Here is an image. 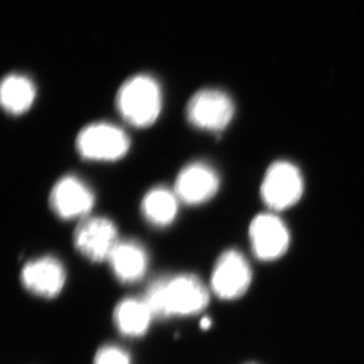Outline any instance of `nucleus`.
<instances>
[{
  "instance_id": "nucleus-13",
  "label": "nucleus",
  "mask_w": 364,
  "mask_h": 364,
  "mask_svg": "<svg viewBox=\"0 0 364 364\" xmlns=\"http://www.w3.org/2000/svg\"><path fill=\"white\" fill-rule=\"evenodd\" d=\"M154 318V314L143 299H125L114 308V326L123 336H144Z\"/></svg>"
},
{
  "instance_id": "nucleus-7",
  "label": "nucleus",
  "mask_w": 364,
  "mask_h": 364,
  "mask_svg": "<svg viewBox=\"0 0 364 364\" xmlns=\"http://www.w3.org/2000/svg\"><path fill=\"white\" fill-rule=\"evenodd\" d=\"M118 242L117 227L105 217H86L80 220L73 234L77 251L95 263L107 261Z\"/></svg>"
},
{
  "instance_id": "nucleus-16",
  "label": "nucleus",
  "mask_w": 364,
  "mask_h": 364,
  "mask_svg": "<svg viewBox=\"0 0 364 364\" xmlns=\"http://www.w3.org/2000/svg\"><path fill=\"white\" fill-rule=\"evenodd\" d=\"M93 364H131V358L123 348L107 344L97 351Z\"/></svg>"
},
{
  "instance_id": "nucleus-3",
  "label": "nucleus",
  "mask_w": 364,
  "mask_h": 364,
  "mask_svg": "<svg viewBox=\"0 0 364 364\" xmlns=\"http://www.w3.org/2000/svg\"><path fill=\"white\" fill-rule=\"evenodd\" d=\"M76 145L84 159L114 162L127 155L130 139L121 127L114 124L93 123L80 131Z\"/></svg>"
},
{
  "instance_id": "nucleus-5",
  "label": "nucleus",
  "mask_w": 364,
  "mask_h": 364,
  "mask_svg": "<svg viewBox=\"0 0 364 364\" xmlns=\"http://www.w3.org/2000/svg\"><path fill=\"white\" fill-rule=\"evenodd\" d=\"M186 112L189 123L197 129L220 132L232 121L235 107L223 91L204 89L190 98Z\"/></svg>"
},
{
  "instance_id": "nucleus-9",
  "label": "nucleus",
  "mask_w": 364,
  "mask_h": 364,
  "mask_svg": "<svg viewBox=\"0 0 364 364\" xmlns=\"http://www.w3.org/2000/svg\"><path fill=\"white\" fill-rule=\"evenodd\" d=\"M95 205V193L76 176L59 179L50 193V206L64 220H84Z\"/></svg>"
},
{
  "instance_id": "nucleus-10",
  "label": "nucleus",
  "mask_w": 364,
  "mask_h": 364,
  "mask_svg": "<svg viewBox=\"0 0 364 364\" xmlns=\"http://www.w3.org/2000/svg\"><path fill=\"white\" fill-rule=\"evenodd\" d=\"M21 284L41 299H55L66 283V269L58 258L43 256L28 262L21 269Z\"/></svg>"
},
{
  "instance_id": "nucleus-8",
  "label": "nucleus",
  "mask_w": 364,
  "mask_h": 364,
  "mask_svg": "<svg viewBox=\"0 0 364 364\" xmlns=\"http://www.w3.org/2000/svg\"><path fill=\"white\" fill-rule=\"evenodd\" d=\"M249 238L255 256L263 262L282 257L290 244V234L279 217L274 213H261L249 227Z\"/></svg>"
},
{
  "instance_id": "nucleus-14",
  "label": "nucleus",
  "mask_w": 364,
  "mask_h": 364,
  "mask_svg": "<svg viewBox=\"0 0 364 364\" xmlns=\"http://www.w3.org/2000/svg\"><path fill=\"white\" fill-rule=\"evenodd\" d=\"M179 203L181 200L173 190L157 186L150 190L141 200V213L154 227H168L178 215Z\"/></svg>"
},
{
  "instance_id": "nucleus-2",
  "label": "nucleus",
  "mask_w": 364,
  "mask_h": 364,
  "mask_svg": "<svg viewBox=\"0 0 364 364\" xmlns=\"http://www.w3.org/2000/svg\"><path fill=\"white\" fill-rule=\"evenodd\" d=\"M162 90L148 75H137L123 82L116 97V107L124 121L134 127H148L162 111Z\"/></svg>"
},
{
  "instance_id": "nucleus-6",
  "label": "nucleus",
  "mask_w": 364,
  "mask_h": 364,
  "mask_svg": "<svg viewBox=\"0 0 364 364\" xmlns=\"http://www.w3.org/2000/svg\"><path fill=\"white\" fill-rule=\"evenodd\" d=\"M303 188L302 175L295 165L276 162L268 168L262 183V200L270 209L282 211L301 200Z\"/></svg>"
},
{
  "instance_id": "nucleus-17",
  "label": "nucleus",
  "mask_w": 364,
  "mask_h": 364,
  "mask_svg": "<svg viewBox=\"0 0 364 364\" xmlns=\"http://www.w3.org/2000/svg\"><path fill=\"white\" fill-rule=\"evenodd\" d=\"M211 323H213V321L210 317H204L202 321H200V328L203 330L210 329V326H211Z\"/></svg>"
},
{
  "instance_id": "nucleus-12",
  "label": "nucleus",
  "mask_w": 364,
  "mask_h": 364,
  "mask_svg": "<svg viewBox=\"0 0 364 364\" xmlns=\"http://www.w3.org/2000/svg\"><path fill=\"white\" fill-rule=\"evenodd\" d=\"M114 277L122 283L141 281L148 272V251L136 241H119L107 259Z\"/></svg>"
},
{
  "instance_id": "nucleus-15",
  "label": "nucleus",
  "mask_w": 364,
  "mask_h": 364,
  "mask_svg": "<svg viewBox=\"0 0 364 364\" xmlns=\"http://www.w3.org/2000/svg\"><path fill=\"white\" fill-rule=\"evenodd\" d=\"M36 93L32 80L18 73L5 77L0 86L1 105L11 114H21L30 110L35 102Z\"/></svg>"
},
{
  "instance_id": "nucleus-1",
  "label": "nucleus",
  "mask_w": 364,
  "mask_h": 364,
  "mask_svg": "<svg viewBox=\"0 0 364 364\" xmlns=\"http://www.w3.org/2000/svg\"><path fill=\"white\" fill-rule=\"evenodd\" d=\"M155 318L195 316L205 309L209 289L193 274L163 276L152 281L143 297Z\"/></svg>"
},
{
  "instance_id": "nucleus-11",
  "label": "nucleus",
  "mask_w": 364,
  "mask_h": 364,
  "mask_svg": "<svg viewBox=\"0 0 364 364\" xmlns=\"http://www.w3.org/2000/svg\"><path fill=\"white\" fill-rule=\"evenodd\" d=\"M220 189V177L210 165L196 162L186 165L176 178L178 200L188 205H200L211 200Z\"/></svg>"
},
{
  "instance_id": "nucleus-4",
  "label": "nucleus",
  "mask_w": 364,
  "mask_h": 364,
  "mask_svg": "<svg viewBox=\"0 0 364 364\" xmlns=\"http://www.w3.org/2000/svg\"><path fill=\"white\" fill-rule=\"evenodd\" d=\"M252 282V270L241 251L229 249L220 255L211 274L210 287L218 299H241Z\"/></svg>"
}]
</instances>
